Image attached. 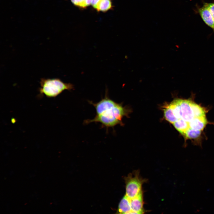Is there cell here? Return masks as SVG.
<instances>
[{"instance_id": "obj_5", "label": "cell", "mask_w": 214, "mask_h": 214, "mask_svg": "<svg viewBox=\"0 0 214 214\" xmlns=\"http://www.w3.org/2000/svg\"><path fill=\"white\" fill-rule=\"evenodd\" d=\"M130 202L133 213H144L143 192L136 197L130 199Z\"/></svg>"}, {"instance_id": "obj_10", "label": "cell", "mask_w": 214, "mask_h": 214, "mask_svg": "<svg viewBox=\"0 0 214 214\" xmlns=\"http://www.w3.org/2000/svg\"><path fill=\"white\" fill-rule=\"evenodd\" d=\"M204 4L210 11L214 20V2L209 3L205 2Z\"/></svg>"}, {"instance_id": "obj_1", "label": "cell", "mask_w": 214, "mask_h": 214, "mask_svg": "<svg viewBox=\"0 0 214 214\" xmlns=\"http://www.w3.org/2000/svg\"><path fill=\"white\" fill-rule=\"evenodd\" d=\"M194 95L192 93L191 97L187 99H175L163 109L165 118L170 123L172 124L180 119L187 124L189 130L184 137L190 132L198 131L193 129L194 121L197 117L206 116V109L194 102Z\"/></svg>"}, {"instance_id": "obj_3", "label": "cell", "mask_w": 214, "mask_h": 214, "mask_svg": "<svg viewBox=\"0 0 214 214\" xmlns=\"http://www.w3.org/2000/svg\"><path fill=\"white\" fill-rule=\"evenodd\" d=\"M40 84L39 91L40 97L45 95L48 97H55L65 90L71 91L74 89L73 84L64 83L58 78H42Z\"/></svg>"}, {"instance_id": "obj_7", "label": "cell", "mask_w": 214, "mask_h": 214, "mask_svg": "<svg viewBox=\"0 0 214 214\" xmlns=\"http://www.w3.org/2000/svg\"><path fill=\"white\" fill-rule=\"evenodd\" d=\"M91 5L98 12H106L112 7L111 0H92Z\"/></svg>"}, {"instance_id": "obj_6", "label": "cell", "mask_w": 214, "mask_h": 214, "mask_svg": "<svg viewBox=\"0 0 214 214\" xmlns=\"http://www.w3.org/2000/svg\"><path fill=\"white\" fill-rule=\"evenodd\" d=\"M197 11L204 23L214 32V20L208 8L203 4L202 7L198 8Z\"/></svg>"}, {"instance_id": "obj_9", "label": "cell", "mask_w": 214, "mask_h": 214, "mask_svg": "<svg viewBox=\"0 0 214 214\" xmlns=\"http://www.w3.org/2000/svg\"><path fill=\"white\" fill-rule=\"evenodd\" d=\"M71 2L76 6L85 8L91 4L92 0H70Z\"/></svg>"}, {"instance_id": "obj_2", "label": "cell", "mask_w": 214, "mask_h": 214, "mask_svg": "<svg viewBox=\"0 0 214 214\" xmlns=\"http://www.w3.org/2000/svg\"><path fill=\"white\" fill-rule=\"evenodd\" d=\"M106 90L105 96L100 101L94 103L89 102L95 108L96 115L92 119H87L84 123L88 124L92 122H99L102 127L113 128L116 125L122 124L123 117L126 115L127 110L122 105L117 103L111 99Z\"/></svg>"}, {"instance_id": "obj_4", "label": "cell", "mask_w": 214, "mask_h": 214, "mask_svg": "<svg viewBox=\"0 0 214 214\" xmlns=\"http://www.w3.org/2000/svg\"><path fill=\"white\" fill-rule=\"evenodd\" d=\"M126 184L125 195L129 199L133 198L143 192L142 185L147 180L140 175L138 170L133 171L125 178Z\"/></svg>"}, {"instance_id": "obj_8", "label": "cell", "mask_w": 214, "mask_h": 214, "mask_svg": "<svg viewBox=\"0 0 214 214\" xmlns=\"http://www.w3.org/2000/svg\"><path fill=\"white\" fill-rule=\"evenodd\" d=\"M117 213L119 214L133 213L131 210L130 199L125 195L120 201L117 211Z\"/></svg>"}]
</instances>
